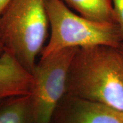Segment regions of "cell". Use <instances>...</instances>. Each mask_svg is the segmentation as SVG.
<instances>
[{
	"label": "cell",
	"mask_w": 123,
	"mask_h": 123,
	"mask_svg": "<svg viewBox=\"0 0 123 123\" xmlns=\"http://www.w3.org/2000/svg\"><path fill=\"white\" fill-rule=\"evenodd\" d=\"M66 95L123 112V57L118 49L105 45L79 49L68 71Z\"/></svg>",
	"instance_id": "cell-1"
},
{
	"label": "cell",
	"mask_w": 123,
	"mask_h": 123,
	"mask_svg": "<svg viewBox=\"0 0 123 123\" xmlns=\"http://www.w3.org/2000/svg\"><path fill=\"white\" fill-rule=\"evenodd\" d=\"M49 26L45 0H12L0 16L5 51L30 73L44 48Z\"/></svg>",
	"instance_id": "cell-2"
},
{
	"label": "cell",
	"mask_w": 123,
	"mask_h": 123,
	"mask_svg": "<svg viewBox=\"0 0 123 123\" xmlns=\"http://www.w3.org/2000/svg\"><path fill=\"white\" fill-rule=\"evenodd\" d=\"M51 34L41 57L66 48L105 45L118 48L123 42L116 23L97 22L73 12L61 0H45Z\"/></svg>",
	"instance_id": "cell-3"
},
{
	"label": "cell",
	"mask_w": 123,
	"mask_h": 123,
	"mask_svg": "<svg viewBox=\"0 0 123 123\" xmlns=\"http://www.w3.org/2000/svg\"><path fill=\"white\" fill-rule=\"evenodd\" d=\"M78 49H62L41 57L36 64L31 73L34 123H51L55 111L66 95L68 71Z\"/></svg>",
	"instance_id": "cell-4"
},
{
	"label": "cell",
	"mask_w": 123,
	"mask_h": 123,
	"mask_svg": "<svg viewBox=\"0 0 123 123\" xmlns=\"http://www.w3.org/2000/svg\"><path fill=\"white\" fill-rule=\"evenodd\" d=\"M51 123H123V112L98 103L65 95Z\"/></svg>",
	"instance_id": "cell-5"
},
{
	"label": "cell",
	"mask_w": 123,
	"mask_h": 123,
	"mask_svg": "<svg viewBox=\"0 0 123 123\" xmlns=\"http://www.w3.org/2000/svg\"><path fill=\"white\" fill-rule=\"evenodd\" d=\"M33 78L8 52L0 56V101L31 94Z\"/></svg>",
	"instance_id": "cell-6"
},
{
	"label": "cell",
	"mask_w": 123,
	"mask_h": 123,
	"mask_svg": "<svg viewBox=\"0 0 123 123\" xmlns=\"http://www.w3.org/2000/svg\"><path fill=\"white\" fill-rule=\"evenodd\" d=\"M0 123H34L31 94L0 101Z\"/></svg>",
	"instance_id": "cell-7"
},
{
	"label": "cell",
	"mask_w": 123,
	"mask_h": 123,
	"mask_svg": "<svg viewBox=\"0 0 123 123\" xmlns=\"http://www.w3.org/2000/svg\"><path fill=\"white\" fill-rule=\"evenodd\" d=\"M81 17L101 23H116L111 0H61Z\"/></svg>",
	"instance_id": "cell-8"
},
{
	"label": "cell",
	"mask_w": 123,
	"mask_h": 123,
	"mask_svg": "<svg viewBox=\"0 0 123 123\" xmlns=\"http://www.w3.org/2000/svg\"><path fill=\"white\" fill-rule=\"evenodd\" d=\"M115 18L123 40V0H111Z\"/></svg>",
	"instance_id": "cell-9"
},
{
	"label": "cell",
	"mask_w": 123,
	"mask_h": 123,
	"mask_svg": "<svg viewBox=\"0 0 123 123\" xmlns=\"http://www.w3.org/2000/svg\"><path fill=\"white\" fill-rule=\"evenodd\" d=\"M12 0H0V16Z\"/></svg>",
	"instance_id": "cell-10"
},
{
	"label": "cell",
	"mask_w": 123,
	"mask_h": 123,
	"mask_svg": "<svg viewBox=\"0 0 123 123\" xmlns=\"http://www.w3.org/2000/svg\"><path fill=\"white\" fill-rule=\"evenodd\" d=\"M5 52V49L4 44H3V42H2V40L1 38V36H0V56L2 55Z\"/></svg>",
	"instance_id": "cell-11"
},
{
	"label": "cell",
	"mask_w": 123,
	"mask_h": 123,
	"mask_svg": "<svg viewBox=\"0 0 123 123\" xmlns=\"http://www.w3.org/2000/svg\"><path fill=\"white\" fill-rule=\"evenodd\" d=\"M118 49H119V51H120V52L122 54V55H123V42H122L119 45V47H118Z\"/></svg>",
	"instance_id": "cell-12"
}]
</instances>
